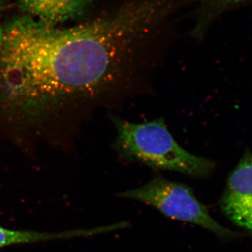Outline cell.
Masks as SVG:
<instances>
[{"mask_svg": "<svg viewBox=\"0 0 252 252\" xmlns=\"http://www.w3.org/2000/svg\"><path fill=\"white\" fill-rule=\"evenodd\" d=\"M1 0H0V4H1Z\"/></svg>", "mask_w": 252, "mask_h": 252, "instance_id": "8", "label": "cell"}, {"mask_svg": "<svg viewBox=\"0 0 252 252\" xmlns=\"http://www.w3.org/2000/svg\"><path fill=\"white\" fill-rule=\"evenodd\" d=\"M112 228L110 225H101L84 229L66 230V231L49 233L31 230L7 229L0 226V248L20 244L37 243L49 240H64L76 238H86L96 235L110 233Z\"/></svg>", "mask_w": 252, "mask_h": 252, "instance_id": "6", "label": "cell"}, {"mask_svg": "<svg viewBox=\"0 0 252 252\" xmlns=\"http://www.w3.org/2000/svg\"><path fill=\"white\" fill-rule=\"evenodd\" d=\"M112 33L94 21L59 28L26 16L0 26V122L44 125L117 79Z\"/></svg>", "mask_w": 252, "mask_h": 252, "instance_id": "1", "label": "cell"}, {"mask_svg": "<svg viewBox=\"0 0 252 252\" xmlns=\"http://www.w3.org/2000/svg\"><path fill=\"white\" fill-rule=\"evenodd\" d=\"M112 119L118 132L115 148L124 158L143 162L156 170L200 178L208 177L215 169V162L179 145L162 118L140 124L115 117Z\"/></svg>", "mask_w": 252, "mask_h": 252, "instance_id": "2", "label": "cell"}, {"mask_svg": "<svg viewBox=\"0 0 252 252\" xmlns=\"http://www.w3.org/2000/svg\"><path fill=\"white\" fill-rule=\"evenodd\" d=\"M220 205L223 214L252 238V154L246 151L230 174Z\"/></svg>", "mask_w": 252, "mask_h": 252, "instance_id": "4", "label": "cell"}, {"mask_svg": "<svg viewBox=\"0 0 252 252\" xmlns=\"http://www.w3.org/2000/svg\"><path fill=\"white\" fill-rule=\"evenodd\" d=\"M220 1L223 3H227V4H232V3L239 2L243 0H220Z\"/></svg>", "mask_w": 252, "mask_h": 252, "instance_id": "7", "label": "cell"}, {"mask_svg": "<svg viewBox=\"0 0 252 252\" xmlns=\"http://www.w3.org/2000/svg\"><path fill=\"white\" fill-rule=\"evenodd\" d=\"M117 197L153 207L167 218L198 225L222 240L240 235L218 223L189 186L160 176L140 187L120 192Z\"/></svg>", "mask_w": 252, "mask_h": 252, "instance_id": "3", "label": "cell"}, {"mask_svg": "<svg viewBox=\"0 0 252 252\" xmlns=\"http://www.w3.org/2000/svg\"><path fill=\"white\" fill-rule=\"evenodd\" d=\"M92 0H19L18 6L27 16L57 26L77 17Z\"/></svg>", "mask_w": 252, "mask_h": 252, "instance_id": "5", "label": "cell"}]
</instances>
